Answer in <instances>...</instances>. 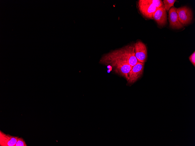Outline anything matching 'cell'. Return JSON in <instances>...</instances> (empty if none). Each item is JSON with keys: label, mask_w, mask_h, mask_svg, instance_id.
Masks as SVG:
<instances>
[{"label": "cell", "mask_w": 195, "mask_h": 146, "mask_svg": "<svg viewBox=\"0 0 195 146\" xmlns=\"http://www.w3.org/2000/svg\"><path fill=\"white\" fill-rule=\"evenodd\" d=\"M177 8L172 7L169 10L168 20L170 26L173 29H180L184 26L180 21L176 12Z\"/></svg>", "instance_id": "8"}, {"label": "cell", "mask_w": 195, "mask_h": 146, "mask_svg": "<svg viewBox=\"0 0 195 146\" xmlns=\"http://www.w3.org/2000/svg\"><path fill=\"white\" fill-rule=\"evenodd\" d=\"M25 141L22 138H18L14 146H27Z\"/></svg>", "instance_id": "11"}, {"label": "cell", "mask_w": 195, "mask_h": 146, "mask_svg": "<svg viewBox=\"0 0 195 146\" xmlns=\"http://www.w3.org/2000/svg\"><path fill=\"white\" fill-rule=\"evenodd\" d=\"M139 10L143 16L147 18L153 19V15L157 8L151 0H140L138 2Z\"/></svg>", "instance_id": "3"}, {"label": "cell", "mask_w": 195, "mask_h": 146, "mask_svg": "<svg viewBox=\"0 0 195 146\" xmlns=\"http://www.w3.org/2000/svg\"><path fill=\"white\" fill-rule=\"evenodd\" d=\"M189 59L193 66H195V51L189 57Z\"/></svg>", "instance_id": "13"}, {"label": "cell", "mask_w": 195, "mask_h": 146, "mask_svg": "<svg viewBox=\"0 0 195 146\" xmlns=\"http://www.w3.org/2000/svg\"><path fill=\"white\" fill-rule=\"evenodd\" d=\"M144 66V63L138 62L132 67L127 81L128 84L134 83L141 77L143 71Z\"/></svg>", "instance_id": "6"}, {"label": "cell", "mask_w": 195, "mask_h": 146, "mask_svg": "<svg viewBox=\"0 0 195 146\" xmlns=\"http://www.w3.org/2000/svg\"><path fill=\"white\" fill-rule=\"evenodd\" d=\"M102 61L109 65L115 72L126 78L128 81L132 66L127 62L112 58L106 55Z\"/></svg>", "instance_id": "2"}, {"label": "cell", "mask_w": 195, "mask_h": 146, "mask_svg": "<svg viewBox=\"0 0 195 146\" xmlns=\"http://www.w3.org/2000/svg\"><path fill=\"white\" fill-rule=\"evenodd\" d=\"M176 12L180 22L184 26L190 24L193 19V13L191 8L183 6L177 8Z\"/></svg>", "instance_id": "4"}, {"label": "cell", "mask_w": 195, "mask_h": 146, "mask_svg": "<svg viewBox=\"0 0 195 146\" xmlns=\"http://www.w3.org/2000/svg\"><path fill=\"white\" fill-rule=\"evenodd\" d=\"M151 2L157 8L160 7L163 4V2L161 0H151Z\"/></svg>", "instance_id": "12"}, {"label": "cell", "mask_w": 195, "mask_h": 146, "mask_svg": "<svg viewBox=\"0 0 195 146\" xmlns=\"http://www.w3.org/2000/svg\"><path fill=\"white\" fill-rule=\"evenodd\" d=\"M106 55L127 62L132 67L139 62L135 56L134 45H128L114 50Z\"/></svg>", "instance_id": "1"}, {"label": "cell", "mask_w": 195, "mask_h": 146, "mask_svg": "<svg viewBox=\"0 0 195 146\" xmlns=\"http://www.w3.org/2000/svg\"><path fill=\"white\" fill-rule=\"evenodd\" d=\"M153 19L160 26L162 27L167 23V16L163 4L158 8L153 15Z\"/></svg>", "instance_id": "7"}, {"label": "cell", "mask_w": 195, "mask_h": 146, "mask_svg": "<svg viewBox=\"0 0 195 146\" xmlns=\"http://www.w3.org/2000/svg\"><path fill=\"white\" fill-rule=\"evenodd\" d=\"M18 137L6 134L1 131H0V146H14L16 144Z\"/></svg>", "instance_id": "9"}, {"label": "cell", "mask_w": 195, "mask_h": 146, "mask_svg": "<svg viewBox=\"0 0 195 146\" xmlns=\"http://www.w3.org/2000/svg\"><path fill=\"white\" fill-rule=\"evenodd\" d=\"M175 0H164L163 1V4L166 11H168L171 7L173 6Z\"/></svg>", "instance_id": "10"}, {"label": "cell", "mask_w": 195, "mask_h": 146, "mask_svg": "<svg viewBox=\"0 0 195 146\" xmlns=\"http://www.w3.org/2000/svg\"><path fill=\"white\" fill-rule=\"evenodd\" d=\"M135 57L139 62L144 63L147 58V50L146 45L140 41L134 45Z\"/></svg>", "instance_id": "5"}]
</instances>
